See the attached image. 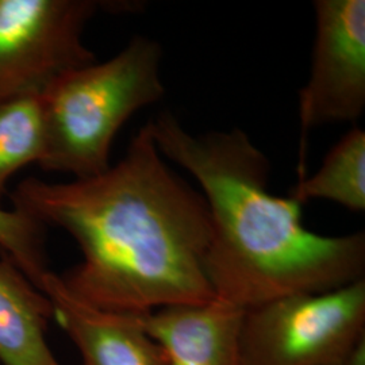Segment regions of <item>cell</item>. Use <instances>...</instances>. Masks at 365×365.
<instances>
[{"mask_svg": "<svg viewBox=\"0 0 365 365\" xmlns=\"http://www.w3.org/2000/svg\"><path fill=\"white\" fill-rule=\"evenodd\" d=\"M242 309L214 298L143 314L145 330L161 346L167 365H244L240 349Z\"/></svg>", "mask_w": 365, "mask_h": 365, "instance_id": "cell-8", "label": "cell"}, {"mask_svg": "<svg viewBox=\"0 0 365 365\" xmlns=\"http://www.w3.org/2000/svg\"><path fill=\"white\" fill-rule=\"evenodd\" d=\"M244 365H364L365 279L244 312Z\"/></svg>", "mask_w": 365, "mask_h": 365, "instance_id": "cell-4", "label": "cell"}, {"mask_svg": "<svg viewBox=\"0 0 365 365\" xmlns=\"http://www.w3.org/2000/svg\"><path fill=\"white\" fill-rule=\"evenodd\" d=\"M289 197L302 206L314 199L365 211V131L357 126L334 145L312 176H300Z\"/></svg>", "mask_w": 365, "mask_h": 365, "instance_id": "cell-10", "label": "cell"}, {"mask_svg": "<svg viewBox=\"0 0 365 365\" xmlns=\"http://www.w3.org/2000/svg\"><path fill=\"white\" fill-rule=\"evenodd\" d=\"M45 152L41 93L0 102V202L16 172L38 165Z\"/></svg>", "mask_w": 365, "mask_h": 365, "instance_id": "cell-11", "label": "cell"}, {"mask_svg": "<svg viewBox=\"0 0 365 365\" xmlns=\"http://www.w3.org/2000/svg\"><path fill=\"white\" fill-rule=\"evenodd\" d=\"M134 10L102 0H0V102L43 91L71 69L95 63L84 30L102 11Z\"/></svg>", "mask_w": 365, "mask_h": 365, "instance_id": "cell-5", "label": "cell"}, {"mask_svg": "<svg viewBox=\"0 0 365 365\" xmlns=\"http://www.w3.org/2000/svg\"><path fill=\"white\" fill-rule=\"evenodd\" d=\"M11 200L14 209L78 242L83 259L58 277L86 304L143 315L214 299L206 274L207 203L170 170L149 122L105 172L66 182L29 178Z\"/></svg>", "mask_w": 365, "mask_h": 365, "instance_id": "cell-1", "label": "cell"}, {"mask_svg": "<svg viewBox=\"0 0 365 365\" xmlns=\"http://www.w3.org/2000/svg\"><path fill=\"white\" fill-rule=\"evenodd\" d=\"M163 48L135 36L111 58L71 69L41 92L46 172L86 179L110 168L114 140L137 111L165 95Z\"/></svg>", "mask_w": 365, "mask_h": 365, "instance_id": "cell-3", "label": "cell"}, {"mask_svg": "<svg viewBox=\"0 0 365 365\" xmlns=\"http://www.w3.org/2000/svg\"><path fill=\"white\" fill-rule=\"evenodd\" d=\"M0 255L26 274L36 287L51 269L45 250V226L19 210L0 207Z\"/></svg>", "mask_w": 365, "mask_h": 365, "instance_id": "cell-12", "label": "cell"}, {"mask_svg": "<svg viewBox=\"0 0 365 365\" xmlns=\"http://www.w3.org/2000/svg\"><path fill=\"white\" fill-rule=\"evenodd\" d=\"M53 309L48 297L13 261L0 259V363L63 365L48 342Z\"/></svg>", "mask_w": 365, "mask_h": 365, "instance_id": "cell-9", "label": "cell"}, {"mask_svg": "<svg viewBox=\"0 0 365 365\" xmlns=\"http://www.w3.org/2000/svg\"><path fill=\"white\" fill-rule=\"evenodd\" d=\"M53 319L72 339L81 365H167L161 346L145 330L141 315L111 313L76 299L58 274L48 272L39 283Z\"/></svg>", "mask_w": 365, "mask_h": 365, "instance_id": "cell-7", "label": "cell"}, {"mask_svg": "<svg viewBox=\"0 0 365 365\" xmlns=\"http://www.w3.org/2000/svg\"><path fill=\"white\" fill-rule=\"evenodd\" d=\"M149 126L161 155L195 179L207 203L206 274L214 298L248 310L364 279V232L309 230L302 205L269 191L271 163L247 131L197 134L170 111H161Z\"/></svg>", "mask_w": 365, "mask_h": 365, "instance_id": "cell-2", "label": "cell"}, {"mask_svg": "<svg viewBox=\"0 0 365 365\" xmlns=\"http://www.w3.org/2000/svg\"><path fill=\"white\" fill-rule=\"evenodd\" d=\"M313 58L300 88L303 138L315 128L356 122L365 110V1H314Z\"/></svg>", "mask_w": 365, "mask_h": 365, "instance_id": "cell-6", "label": "cell"}]
</instances>
